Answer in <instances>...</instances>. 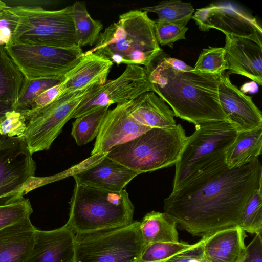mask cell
Wrapping results in <instances>:
<instances>
[{
    "instance_id": "cell-7",
    "label": "cell",
    "mask_w": 262,
    "mask_h": 262,
    "mask_svg": "<svg viewBox=\"0 0 262 262\" xmlns=\"http://www.w3.org/2000/svg\"><path fill=\"white\" fill-rule=\"evenodd\" d=\"M18 18L10 42L69 48L77 45L75 40L72 7L56 10L40 6H9Z\"/></svg>"
},
{
    "instance_id": "cell-37",
    "label": "cell",
    "mask_w": 262,
    "mask_h": 262,
    "mask_svg": "<svg viewBox=\"0 0 262 262\" xmlns=\"http://www.w3.org/2000/svg\"><path fill=\"white\" fill-rule=\"evenodd\" d=\"M9 7L0 13V44L4 46L11 42L18 21L17 16L9 11Z\"/></svg>"
},
{
    "instance_id": "cell-24",
    "label": "cell",
    "mask_w": 262,
    "mask_h": 262,
    "mask_svg": "<svg viewBox=\"0 0 262 262\" xmlns=\"http://www.w3.org/2000/svg\"><path fill=\"white\" fill-rule=\"evenodd\" d=\"M177 223L165 212L151 211L140 222L141 232L146 245L156 242H178Z\"/></svg>"
},
{
    "instance_id": "cell-17",
    "label": "cell",
    "mask_w": 262,
    "mask_h": 262,
    "mask_svg": "<svg viewBox=\"0 0 262 262\" xmlns=\"http://www.w3.org/2000/svg\"><path fill=\"white\" fill-rule=\"evenodd\" d=\"M225 58L229 71L245 76L259 85L262 82V43L252 39L225 35Z\"/></svg>"
},
{
    "instance_id": "cell-23",
    "label": "cell",
    "mask_w": 262,
    "mask_h": 262,
    "mask_svg": "<svg viewBox=\"0 0 262 262\" xmlns=\"http://www.w3.org/2000/svg\"><path fill=\"white\" fill-rule=\"evenodd\" d=\"M262 149V128L237 132L225 153L229 168L245 165L258 158Z\"/></svg>"
},
{
    "instance_id": "cell-25",
    "label": "cell",
    "mask_w": 262,
    "mask_h": 262,
    "mask_svg": "<svg viewBox=\"0 0 262 262\" xmlns=\"http://www.w3.org/2000/svg\"><path fill=\"white\" fill-rule=\"evenodd\" d=\"M71 7L76 45L81 48L95 45L103 29L102 24L91 17L84 2L76 1Z\"/></svg>"
},
{
    "instance_id": "cell-38",
    "label": "cell",
    "mask_w": 262,
    "mask_h": 262,
    "mask_svg": "<svg viewBox=\"0 0 262 262\" xmlns=\"http://www.w3.org/2000/svg\"><path fill=\"white\" fill-rule=\"evenodd\" d=\"M242 262H262L261 233L255 234L251 242L246 246Z\"/></svg>"
},
{
    "instance_id": "cell-39",
    "label": "cell",
    "mask_w": 262,
    "mask_h": 262,
    "mask_svg": "<svg viewBox=\"0 0 262 262\" xmlns=\"http://www.w3.org/2000/svg\"><path fill=\"white\" fill-rule=\"evenodd\" d=\"M161 56L163 60L173 69L181 72H188L194 70L193 68L187 64L182 60L169 57H166L161 54Z\"/></svg>"
},
{
    "instance_id": "cell-33",
    "label": "cell",
    "mask_w": 262,
    "mask_h": 262,
    "mask_svg": "<svg viewBox=\"0 0 262 262\" xmlns=\"http://www.w3.org/2000/svg\"><path fill=\"white\" fill-rule=\"evenodd\" d=\"M192 245L179 242L150 243L146 245L140 260L146 261L166 260Z\"/></svg>"
},
{
    "instance_id": "cell-21",
    "label": "cell",
    "mask_w": 262,
    "mask_h": 262,
    "mask_svg": "<svg viewBox=\"0 0 262 262\" xmlns=\"http://www.w3.org/2000/svg\"><path fill=\"white\" fill-rule=\"evenodd\" d=\"M35 229L28 217L0 230V262H26Z\"/></svg>"
},
{
    "instance_id": "cell-18",
    "label": "cell",
    "mask_w": 262,
    "mask_h": 262,
    "mask_svg": "<svg viewBox=\"0 0 262 262\" xmlns=\"http://www.w3.org/2000/svg\"><path fill=\"white\" fill-rule=\"evenodd\" d=\"M141 174L108 158L106 154L96 163L73 174L76 183L111 191H120Z\"/></svg>"
},
{
    "instance_id": "cell-14",
    "label": "cell",
    "mask_w": 262,
    "mask_h": 262,
    "mask_svg": "<svg viewBox=\"0 0 262 262\" xmlns=\"http://www.w3.org/2000/svg\"><path fill=\"white\" fill-rule=\"evenodd\" d=\"M132 101L117 104L115 108L107 111L96 136L91 151L92 156L107 154L114 147L151 129L132 117L130 115Z\"/></svg>"
},
{
    "instance_id": "cell-30",
    "label": "cell",
    "mask_w": 262,
    "mask_h": 262,
    "mask_svg": "<svg viewBox=\"0 0 262 262\" xmlns=\"http://www.w3.org/2000/svg\"><path fill=\"white\" fill-rule=\"evenodd\" d=\"M33 210L28 199L16 196L0 203V230L30 217Z\"/></svg>"
},
{
    "instance_id": "cell-29",
    "label": "cell",
    "mask_w": 262,
    "mask_h": 262,
    "mask_svg": "<svg viewBox=\"0 0 262 262\" xmlns=\"http://www.w3.org/2000/svg\"><path fill=\"white\" fill-rule=\"evenodd\" d=\"M63 80L64 76L32 79H27L24 77L17 99L12 105V109L19 111H26L31 103L40 94L48 89L61 83Z\"/></svg>"
},
{
    "instance_id": "cell-12",
    "label": "cell",
    "mask_w": 262,
    "mask_h": 262,
    "mask_svg": "<svg viewBox=\"0 0 262 262\" xmlns=\"http://www.w3.org/2000/svg\"><path fill=\"white\" fill-rule=\"evenodd\" d=\"M24 140L2 136L0 139V203L24 195V188L36 168Z\"/></svg>"
},
{
    "instance_id": "cell-42",
    "label": "cell",
    "mask_w": 262,
    "mask_h": 262,
    "mask_svg": "<svg viewBox=\"0 0 262 262\" xmlns=\"http://www.w3.org/2000/svg\"><path fill=\"white\" fill-rule=\"evenodd\" d=\"M166 260H159V261H142V260H139L138 262H165Z\"/></svg>"
},
{
    "instance_id": "cell-34",
    "label": "cell",
    "mask_w": 262,
    "mask_h": 262,
    "mask_svg": "<svg viewBox=\"0 0 262 262\" xmlns=\"http://www.w3.org/2000/svg\"><path fill=\"white\" fill-rule=\"evenodd\" d=\"M27 122V117L22 112L8 111L0 118V135L23 139Z\"/></svg>"
},
{
    "instance_id": "cell-19",
    "label": "cell",
    "mask_w": 262,
    "mask_h": 262,
    "mask_svg": "<svg viewBox=\"0 0 262 262\" xmlns=\"http://www.w3.org/2000/svg\"><path fill=\"white\" fill-rule=\"evenodd\" d=\"M110 60L95 53L83 52L78 62L64 76L63 93L76 92L94 84L103 85L113 66Z\"/></svg>"
},
{
    "instance_id": "cell-9",
    "label": "cell",
    "mask_w": 262,
    "mask_h": 262,
    "mask_svg": "<svg viewBox=\"0 0 262 262\" xmlns=\"http://www.w3.org/2000/svg\"><path fill=\"white\" fill-rule=\"evenodd\" d=\"M94 84L74 92L62 93L53 102L31 114L23 139L31 154L49 150Z\"/></svg>"
},
{
    "instance_id": "cell-5",
    "label": "cell",
    "mask_w": 262,
    "mask_h": 262,
    "mask_svg": "<svg viewBox=\"0 0 262 262\" xmlns=\"http://www.w3.org/2000/svg\"><path fill=\"white\" fill-rule=\"evenodd\" d=\"M67 226L75 234L130 224L134 206L125 189L111 191L75 183Z\"/></svg>"
},
{
    "instance_id": "cell-28",
    "label": "cell",
    "mask_w": 262,
    "mask_h": 262,
    "mask_svg": "<svg viewBox=\"0 0 262 262\" xmlns=\"http://www.w3.org/2000/svg\"><path fill=\"white\" fill-rule=\"evenodd\" d=\"M109 109L110 106L101 107L76 118L72 123L71 135L78 145H85L96 137Z\"/></svg>"
},
{
    "instance_id": "cell-31",
    "label": "cell",
    "mask_w": 262,
    "mask_h": 262,
    "mask_svg": "<svg viewBox=\"0 0 262 262\" xmlns=\"http://www.w3.org/2000/svg\"><path fill=\"white\" fill-rule=\"evenodd\" d=\"M239 226L251 234L262 231V188L257 190L246 204Z\"/></svg>"
},
{
    "instance_id": "cell-32",
    "label": "cell",
    "mask_w": 262,
    "mask_h": 262,
    "mask_svg": "<svg viewBox=\"0 0 262 262\" xmlns=\"http://www.w3.org/2000/svg\"><path fill=\"white\" fill-rule=\"evenodd\" d=\"M194 71L219 75L228 69L225 58L224 47H208L204 49L199 55Z\"/></svg>"
},
{
    "instance_id": "cell-26",
    "label": "cell",
    "mask_w": 262,
    "mask_h": 262,
    "mask_svg": "<svg viewBox=\"0 0 262 262\" xmlns=\"http://www.w3.org/2000/svg\"><path fill=\"white\" fill-rule=\"evenodd\" d=\"M24 77L0 44V101L13 104L16 102Z\"/></svg>"
},
{
    "instance_id": "cell-2",
    "label": "cell",
    "mask_w": 262,
    "mask_h": 262,
    "mask_svg": "<svg viewBox=\"0 0 262 262\" xmlns=\"http://www.w3.org/2000/svg\"><path fill=\"white\" fill-rule=\"evenodd\" d=\"M145 69L150 91L170 106L174 116L194 125L227 121L218 97L220 74L175 70L161 54Z\"/></svg>"
},
{
    "instance_id": "cell-10",
    "label": "cell",
    "mask_w": 262,
    "mask_h": 262,
    "mask_svg": "<svg viewBox=\"0 0 262 262\" xmlns=\"http://www.w3.org/2000/svg\"><path fill=\"white\" fill-rule=\"evenodd\" d=\"M5 47L27 79L63 77L78 62L83 53L78 46L62 48L10 42Z\"/></svg>"
},
{
    "instance_id": "cell-8",
    "label": "cell",
    "mask_w": 262,
    "mask_h": 262,
    "mask_svg": "<svg viewBox=\"0 0 262 262\" xmlns=\"http://www.w3.org/2000/svg\"><path fill=\"white\" fill-rule=\"evenodd\" d=\"M140 222L75 234V262H138L146 246Z\"/></svg>"
},
{
    "instance_id": "cell-41",
    "label": "cell",
    "mask_w": 262,
    "mask_h": 262,
    "mask_svg": "<svg viewBox=\"0 0 262 262\" xmlns=\"http://www.w3.org/2000/svg\"><path fill=\"white\" fill-rule=\"evenodd\" d=\"M9 7L5 3L0 0V13Z\"/></svg>"
},
{
    "instance_id": "cell-1",
    "label": "cell",
    "mask_w": 262,
    "mask_h": 262,
    "mask_svg": "<svg viewBox=\"0 0 262 262\" xmlns=\"http://www.w3.org/2000/svg\"><path fill=\"white\" fill-rule=\"evenodd\" d=\"M261 184L258 158L226 166L172 191L164 200V212L192 235L207 237L239 226L246 204Z\"/></svg>"
},
{
    "instance_id": "cell-11",
    "label": "cell",
    "mask_w": 262,
    "mask_h": 262,
    "mask_svg": "<svg viewBox=\"0 0 262 262\" xmlns=\"http://www.w3.org/2000/svg\"><path fill=\"white\" fill-rule=\"evenodd\" d=\"M150 91L145 67L127 64L123 72L113 80L93 89L83 98L72 118H77L96 109L122 104Z\"/></svg>"
},
{
    "instance_id": "cell-20",
    "label": "cell",
    "mask_w": 262,
    "mask_h": 262,
    "mask_svg": "<svg viewBox=\"0 0 262 262\" xmlns=\"http://www.w3.org/2000/svg\"><path fill=\"white\" fill-rule=\"evenodd\" d=\"M245 231L239 226L205 237L203 252L208 262H242L246 246Z\"/></svg>"
},
{
    "instance_id": "cell-22",
    "label": "cell",
    "mask_w": 262,
    "mask_h": 262,
    "mask_svg": "<svg viewBox=\"0 0 262 262\" xmlns=\"http://www.w3.org/2000/svg\"><path fill=\"white\" fill-rule=\"evenodd\" d=\"M130 115L139 123L151 128H169L177 125L173 111L152 91L132 101Z\"/></svg>"
},
{
    "instance_id": "cell-13",
    "label": "cell",
    "mask_w": 262,
    "mask_h": 262,
    "mask_svg": "<svg viewBox=\"0 0 262 262\" xmlns=\"http://www.w3.org/2000/svg\"><path fill=\"white\" fill-rule=\"evenodd\" d=\"M192 18L200 30L221 31L225 35L244 37L262 43V29L255 18L230 4H212L198 9Z\"/></svg>"
},
{
    "instance_id": "cell-16",
    "label": "cell",
    "mask_w": 262,
    "mask_h": 262,
    "mask_svg": "<svg viewBox=\"0 0 262 262\" xmlns=\"http://www.w3.org/2000/svg\"><path fill=\"white\" fill-rule=\"evenodd\" d=\"M75 235L67 224L49 231L36 228L26 262H75Z\"/></svg>"
},
{
    "instance_id": "cell-40",
    "label": "cell",
    "mask_w": 262,
    "mask_h": 262,
    "mask_svg": "<svg viewBox=\"0 0 262 262\" xmlns=\"http://www.w3.org/2000/svg\"><path fill=\"white\" fill-rule=\"evenodd\" d=\"M12 109V104L8 102L0 101V118L8 111ZM2 136L0 135V139Z\"/></svg>"
},
{
    "instance_id": "cell-4",
    "label": "cell",
    "mask_w": 262,
    "mask_h": 262,
    "mask_svg": "<svg viewBox=\"0 0 262 262\" xmlns=\"http://www.w3.org/2000/svg\"><path fill=\"white\" fill-rule=\"evenodd\" d=\"M237 133L226 120L195 125L174 164L172 191L227 166L225 153Z\"/></svg>"
},
{
    "instance_id": "cell-36",
    "label": "cell",
    "mask_w": 262,
    "mask_h": 262,
    "mask_svg": "<svg viewBox=\"0 0 262 262\" xmlns=\"http://www.w3.org/2000/svg\"><path fill=\"white\" fill-rule=\"evenodd\" d=\"M205 237L192 246L167 259L165 262H208L203 252V243Z\"/></svg>"
},
{
    "instance_id": "cell-27",
    "label": "cell",
    "mask_w": 262,
    "mask_h": 262,
    "mask_svg": "<svg viewBox=\"0 0 262 262\" xmlns=\"http://www.w3.org/2000/svg\"><path fill=\"white\" fill-rule=\"evenodd\" d=\"M146 12L158 14L156 21L172 23L186 26L192 18L194 9L190 3L180 0L163 1L156 5L140 8Z\"/></svg>"
},
{
    "instance_id": "cell-3",
    "label": "cell",
    "mask_w": 262,
    "mask_h": 262,
    "mask_svg": "<svg viewBox=\"0 0 262 262\" xmlns=\"http://www.w3.org/2000/svg\"><path fill=\"white\" fill-rule=\"evenodd\" d=\"M155 21L147 12L132 10L121 14L117 21L100 33L95 46L86 53H95L117 66H148L162 53L154 30Z\"/></svg>"
},
{
    "instance_id": "cell-15",
    "label": "cell",
    "mask_w": 262,
    "mask_h": 262,
    "mask_svg": "<svg viewBox=\"0 0 262 262\" xmlns=\"http://www.w3.org/2000/svg\"><path fill=\"white\" fill-rule=\"evenodd\" d=\"M218 97L227 121L237 132L262 128L260 111L251 97L233 85L224 73L220 74Z\"/></svg>"
},
{
    "instance_id": "cell-35",
    "label": "cell",
    "mask_w": 262,
    "mask_h": 262,
    "mask_svg": "<svg viewBox=\"0 0 262 262\" xmlns=\"http://www.w3.org/2000/svg\"><path fill=\"white\" fill-rule=\"evenodd\" d=\"M154 30L159 45L172 48L174 42L185 39L188 28L180 24L156 21Z\"/></svg>"
},
{
    "instance_id": "cell-6",
    "label": "cell",
    "mask_w": 262,
    "mask_h": 262,
    "mask_svg": "<svg viewBox=\"0 0 262 262\" xmlns=\"http://www.w3.org/2000/svg\"><path fill=\"white\" fill-rule=\"evenodd\" d=\"M187 136L181 124L172 128H152L111 149L110 159L141 174L175 164Z\"/></svg>"
}]
</instances>
